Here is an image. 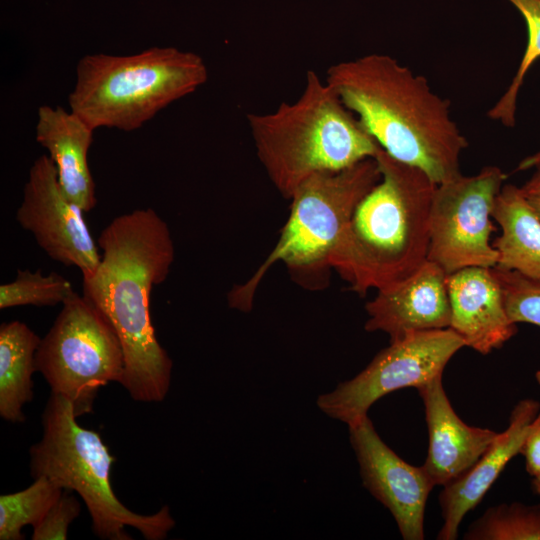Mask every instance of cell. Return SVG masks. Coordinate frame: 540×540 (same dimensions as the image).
Instances as JSON below:
<instances>
[{"label": "cell", "instance_id": "obj_26", "mask_svg": "<svg viewBox=\"0 0 540 540\" xmlns=\"http://www.w3.org/2000/svg\"><path fill=\"white\" fill-rule=\"evenodd\" d=\"M520 454L525 458V467L532 476L540 473V412L530 424Z\"/></svg>", "mask_w": 540, "mask_h": 540}, {"label": "cell", "instance_id": "obj_18", "mask_svg": "<svg viewBox=\"0 0 540 540\" xmlns=\"http://www.w3.org/2000/svg\"><path fill=\"white\" fill-rule=\"evenodd\" d=\"M492 218L501 228L493 242L499 255L496 266L540 278V218L520 187L503 185Z\"/></svg>", "mask_w": 540, "mask_h": 540}, {"label": "cell", "instance_id": "obj_9", "mask_svg": "<svg viewBox=\"0 0 540 540\" xmlns=\"http://www.w3.org/2000/svg\"><path fill=\"white\" fill-rule=\"evenodd\" d=\"M507 175L497 166H485L472 176L437 184L430 210L428 261L448 275L479 266L493 268L498 251L491 243L496 230L492 213Z\"/></svg>", "mask_w": 540, "mask_h": 540}, {"label": "cell", "instance_id": "obj_7", "mask_svg": "<svg viewBox=\"0 0 540 540\" xmlns=\"http://www.w3.org/2000/svg\"><path fill=\"white\" fill-rule=\"evenodd\" d=\"M376 158L348 168L314 174L290 197L289 217L279 240L255 273L228 293V305L242 312L253 307L267 271L283 262L300 279L314 281L330 268V255L362 198L379 182Z\"/></svg>", "mask_w": 540, "mask_h": 540}, {"label": "cell", "instance_id": "obj_1", "mask_svg": "<svg viewBox=\"0 0 540 540\" xmlns=\"http://www.w3.org/2000/svg\"><path fill=\"white\" fill-rule=\"evenodd\" d=\"M101 261L83 276L85 296L116 332L124 354L120 384L139 402H161L173 362L160 345L150 315L153 286L165 281L175 249L166 222L151 208L114 218L97 241Z\"/></svg>", "mask_w": 540, "mask_h": 540}, {"label": "cell", "instance_id": "obj_30", "mask_svg": "<svg viewBox=\"0 0 540 540\" xmlns=\"http://www.w3.org/2000/svg\"><path fill=\"white\" fill-rule=\"evenodd\" d=\"M532 486L534 491L540 496V473L533 477Z\"/></svg>", "mask_w": 540, "mask_h": 540}, {"label": "cell", "instance_id": "obj_17", "mask_svg": "<svg viewBox=\"0 0 540 540\" xmlns=\"http://www.w3.org/2000/svg\"><path fill=\"white\" fill-rule=\"evenodd\" d=\"M36 140L47 149L64 194L84 212L96 205L95 184L88 165L94 129L63 107H39Z\"/></svg>", "mask_w": 540, "mask_h": 540}, {"label": "cell", "instance_id": "obj_2", "mask_svg": "<svg viewBox=\"0 0 540 540\" xmlns=\"http://www.w3.org/2000/svg\"><path fill=\"white\" fill-rule=\"evenodd\" d=\"M326 82L392 158L421 169L436 184L461 174L467 138L451 118L449 100L433 92L424 76L372 53L332 65Z\"/></svg>", "mask_w": 540, "mask_h": 540}, {"label": "cell", "instance_id": "obj_11", "mask_svg": "<svg viewBox=\"0 0 540 540\" xmlns=\"http://www.w3.org/2000/svg\"><path fill=\"white\" fill-rule=\"evenodd\" d=\"M83 212L62 191L50 157H38L29 170L16 219L51 259L76 266L87 276L96 271L101 256Z\"/></svg>", "mask_w": 540, "mask_h": 540}, {"label": "cell", "instance_id": "obj_20", "mask_svg": "<svg viewBox=\"0 0 540 540\" xmlns=\"http://www.w3.org/2000/svg\"><path fill=\"white\" fill-rule=\"evenodd\" d=\"M63 489L45 476L27 488L0 496V539L23 540L22 529L37 525L61 496Z\"/></svg>", "mask_w": 540, "mask_h": 540}, {"label": "cell", "instance_id": "obj_14", "mask_svg": "<svg viewBox=\"0 0 540 540\" xmlns=\"http://www.w3.org/2000/svg\"><path fill=\"white\" fill-rule=\"evenodd\" d=\"M450 328L467 347L486 355L501 348L517 332L506 310L493 268L467 267L447 276Z\"/></svg>", "mask_w": 540, "mask_h": 540}, {"label": "cell", "instance_id": "obj_24", "mask_svg": "<svg viewBox=\"0 0 540 540\" xmlns=\"http://www.w3.org/2000/svg\"><path fill=\"white\" fill-rule=\"evenodd\" d=\"M501 285L507 313L514 323L540 326V278L493 267Z\"/></svg>", "mask_w": 540, "mask_h": 540}, {"label": "cell", "instance_id": "obj_28", "mask_svg": "<svg viewBox=\"0 0 540 540\" xmlns=\"http://www.w3.org/2000/svg\"><path fill=\"white\" fill-rule=\"evenodd\" d=\"M540 166V146L539 149L532 155L525 157L517 166V171H524Z\"/></svg>", "mask_w": 540, "mask_h": 540}, {"label": "cell", "instance_id": "obj_15", "mask_svg": "<svg viewBox=\"0 0 540 540\" xmlns=\"http://www.w3.org/2000/svg\"><path fill=\"white\" fill-rule=\"evenodd\" d=\"M425 408L429 445L422 465L434 486H445L466 473L499 432L469 426L454 411L442 375L417 389Z\"/></svg>", "mask_w": 540, "mask_h": 540}, {"label": "cell", "instance_id": "obj_5", "mask_svg": "<svg viewBox=\"0 0 540 540\" xmlns=\"http://www.w3.org/2000/svg\"><path fill=\"white\" fill-rule=\"evenodd\" d=\"M207 78L201 56L175 47H152L126 56L89 54L77 64L68 102L94 130L129 132L195 92Z\"/></svg>", "mask_w": 540, "mask_h": 540}, {"label": "cell", "instance_id": "obj_8", "mask_svg": "<svg viewBox=\"0 0 540 540\" xmlns=\"http://www.w3.org/2000/svg\"><path fill=\"white\" fill-rule=\"evenodd\" d=\"M35 364L51 393L68 399L80 417L92 412L100 388L121 382L124 354L105 316L74 291L41 339Z\"/></svg>", "mask_w": 540, "mask_h": 540}, {"label": "cell", "instance_id": "obj_19", "mask_svg": "<svg viewBox=\"0 0 540 540\" xmlns=\"http://www.w3.org/2000/svg\"><path fill=\"white\" fill-rule=\"evenodd\" d=\"M41 338L25 323L0 326V416L12 423L25 421L23 407L33 398L32 374Z\"/></svg>", "mask_w": 540, "mask_h": 540}, {"label": "cell", "instance_id": "obj_10", "mask_svg": "<svg viewBox=\"0 0 540 540\" xmlns=\"http://www.w3.org/2000/svg\"><path fill=\"white\" fill-rule=\"evenodd\" d=\"M465 346L450 327L407 334L390 341L356 376L319 395L317 406L328 417L350 425L366 416L381 397L401 388L418 389L442 375Z\"/></svg>", "mask_w": 540, "mask_h": 540}, {"label": "cell", "instance_id": "obj_3", "mask_svg": "<svg viewBox=\"0 0 540 540\" xmlns=\"http://www.w3.org/2000/svg\"><path fill=\"white\" fill-rule=\"evenodd\" d=\"M375 158L381 178L357 205L329 258L330 268L360 295L409 277L428 260L437 186L382 149Z\"/></svg>", "mask_w": 540, "mask_h": 540}, {"label": "cell", "instance_id": "obj_6", "mask_svg": "<svg viewBox=\"0 0 540 540\" xmlns=\"http://www.w3.org/2000/svg\"><path fill=\"white\" fill-rule=\"evenodd\" d=\"M76 418L71 402L51 393L42 414V438L29 452L32 477L45 476L63 490L76 492L101 539L131 540L127 526L147 540L165 539L175 526L169 507L150 515L128 509L111 485L115 458L100 434L81 427Z\"/></svg>", "mask_w": 540, "mask_h": 540}, {"label": "cell", "instance_id": "obj_23", "mask_svg": "<svg viewBox=\"0 0 540 540\" xmlns=\"http://www.w3.org/2000/svg\"><path fill=\"white\" fill-rule=\"evenodd\" d=\"M73 292L70 281L56 272L18 270L14 281L0 285V309L63 304Z\"/></svg>", "mask_w": 540, "mask_h": 540}, {"label": "cell", "instance_id": "obj_16", "mask_svg": "<svg viewBox=\"0 0 540 540\" xmlns=\"http://www.w3.org/2000/svg\"><path fill=\"white\" fill-rule=\"evenodd\" d=\"M540 404L534 399L519 401L511 411L508 427L499 432L491 446L461 477L443 486L439 495L443 525L439 540H454L465 515L482 500L508 462L520 453Z\"/></svg>", "mask_w": 540, "mask_h": 540}, {"label": "cell", "instance_id": "obj_25", "mask_svg": "<svg viewBox=\"0 0 540 540\" xmlns=\"http://www.w3.org/2000/svg\"><path fill=\"white\" fill-rule=\"evenodd\" d=\"M81 504L73 491L63 490L41 521L33 527V540H65L70 524L79 516Z\"/></svg>", "mask_w": 540, "mask_h": 540}, {"label": "cell", "instance_id": "obj_22", "mask_svg": "<svg viewBox=\"0 0 540 540\" xmlns=\"http://www.w3.org/2000/svg\"><path fill=\"white\" fill-rule=\"evenodd\" d=\"M508 1L524 18L527 27V44L511 83L489 110L488 117L506 127H513L516 121L517 98L524 78L531 66L540 58V0Z\"/></svg>", "mask_w": 540, "mask_h": 540}, {"label": "cell", "instance_id": "obj_21", "mask_svg": "<svg viewBox=\"0 0 540 540\" xmlns=\"http://www.w3.org/2000/svg\"><path fill=\"white\" fill-rule=\"evenodd\" d=\"M464 539L540 540V504L493 506L469 526Z\"/></svg>", "mask_w": 540, "mask_h": 540}, {"label": "cell", "instance_id": "obj_27", "mask_svg": "<svg viewBox=\"0 0 540 540\" xmlns=\"http://www.w3.org/2000/svg\"><path fill=\"white\" fill-rule=\"evenodd\" d=\"M525 197L540 196V166L535 173L520 187Z\"/></svg>", "mask_w": 540, "mask_h": 540}, {"label": "cell", "instance_id": "obj_4", "mask_svg": "<svg viewBox=\"0 0 540 540\" xmlns=\"http://www.w3.org/2000/svg\"><path fill=\"white\" fill-rule=\"evenodd\" d=\"M257 156L287 199L310 176L375 158L379 144L333 88L308 70L302 94L266 114H248Z\"/></svg>", "mask_w": 540, "mask_h": 540}, {"label": "cell", "instance_id": "obj_12", "mask_svg": "<svg viewBox=\"0 0 540 540\" xmlns=\"http://www.w3.org/2000/svg\"><path fill=\"white\" fill-rule=\"evenodd\" d=\"M348 430L364 487L390 511L404 540H423L425 506L434 487L424 468L387 446L368 415Z\"/></svg>", "mask_w": 540, "mask_h": 540}, {"label": "cell", "instance_id": "obj_13", "mask_svg": "<svg viewBox=\"0 0 540 540\" xmlns=\"http://www.w3.org/2000/svg\"><path fill=\"white\" fill-rule=\"evenodd\" d=\"M447 276L427 260L409 277L377 290L365 306V330L382 331L394 341L413 332L449 328Z\"/></svg>", "mask_w": 540, "mask_h": 540}, {"label": "cell", "instance_id": "obj_29", "mask_svg": "<svg viewBox=\"0 0 540 540\" xmlns=\"http://www.w3.org/2000/svg\"><path fill=\"white\" fill-rule=\"evenodd\" d=\"M526 198L528 199L530 205L532 206V208L534 209V211L540 218V196H530Z\"/></svg>", "mask_w": 540, "mask_h": 540}]
</instances>
